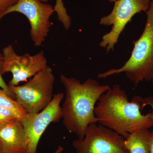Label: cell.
Returning <instances> with one entry per match:
<instances>
[{
	"label": "cell",
	"mask_w": 153,
	"mask_h": 153,
	"mask_svg": "<svg viewBox=\"0 0 153 153\" xmlns=\"http://www.w3.org/2000/svg\"><path fill=\"white\" fill-rule=\"evenodd\" d=\"M150 153H153V131L151 132Z\"/></svg>",
	"instance_id": "18"
},
{
	"label": "cell",
	"mask_w": 153,
	"mask_h": 153,
	"mask_svg": "<svg viewBox=\"0 0 153 153\" xmlns=\"http://www.w3.org/2000/svg\"><path fill=\"white\" fill-rule=\"evenodd\" d=\"M60 81L65 88V100L62 107L63 123L66 129L82 140L91 123H97L94 114L95 105L102 94L109 89L97 80L88 78L81 83L74 77L61 74Z\"/></svg>",
	"instance_id": "2"
},
{
	"label": "cell",
	"mask_w": 153,
	"mask_h": 153,
	"mask_svg": "<svg viewBox=\"0 0 153 153\" xmlns=\"http://www.w3.org/2000/svg\"><path fill=\"white\" fill-rule=\"evenodd\" d=\"M147 20L141 36L134 42V47L128 60L121 67L112 68L97 75L99 78L124 73L137 85L143 80H153V0L146 12Z\"/></svg>",
	"instance_id": "3"
},
{
	"label": "cell",
	"mask_w": 153,
	"mask_h": 153,
	"mask_svg": "<svg viewBox=\"0 0 153 153\" xmlns=\"http://www.w3.org/2000/svg\"><path fill=\"white\" fill-rule=\"evenodd\" d=\"M125 138L117 132L100 124H91L82 140L72 143L76 153H129Z\"/></svg>",
	"instance_id": "6"
},
{
	"label": "cell",
	"mask_w": 153,
	"mask_h": 153,
	"mask_svg": "<svg viewBox=\"0 0 153 153\" xmlns=\"http://www.w3.org/2000/svg\"><path fill=\"white\" fill-rule=\"evenodd\" d=\"M54 8L55 12L57 13L58 20L62 23L64 28L68 30L71 27V19L67 13L63 0H56V4Z\"/></svg>",
	"instance_id": "13"
},
{
	"label": "cell",
	"mask_w": 153,
	"mask_h": 153,
	"mask_svg": "<svg viewBox=\"0 0 153 153\" xmlns=\"http://www.w3.org/2000/svg\"><path fill=\"white\" fill-rule=\"evenodd\" d=\"M55 75L51 67L47 66L22 85H10L16 101L28 113L43 110L53 97Z\"/></svg>",
	"instance_id": "4"
},
{
	"label": "cell",
	"mask_w": 153,
	"mask_h": 153,
	"mask_svg": "<svg viewBox=\"0 0 153 153\" xmlns=\"http://www.w3.org/2000/svg\"><path fill=\"white\" fill-rule=\"evenodd\" d=\"M151 137L148 129L133 132L125 139L126 147L129 153H150Z\"/></svg>",
	"instance_id": "11"
},
{
	"label": "cell",
	"mask_w": 153,
	"mask_h": 153,
	"mask_svg": "<svg viewBox=\"0 0 153 153\" xmlns=\"http://www.w3.org/2000/svg\"><path fill=\"white\" fill-rule=\"evenodd\" d=\"M0 106L16 111L23 117L27 113L16 100L11 97L4 89L0 87Z\"/></svg>",
	"instance_id": "12"
},
{
	"label": "cell",
	"mask_w": 153,
	"mask_h": 153,
	"mask_svg": "<svg viewBox=\"0 0 153 153\" xmlns=\"http://www.w3.org/2000/svg\"><path fill=\"white\" fill-rule=\"evenodd\" d=\"M19 0H0V20L4 16L7 10L17 3Z\"/></svg>",
	"instance_id": "16"
},
{
	"label": "cell",
	"mask_w": 153,
	"mask_h": 153,
	"mask_svg": "<svg viewBox=\"0 0 153 153\" xmlns=\"http://www.w3.org/2000/svg\"><path fill=\"white\" fill-rule=\"evenodd\" d=\"M144 99V107L149 105L151 106L152 109V115L153 120V96H149L147 97H146Z\"/></svg>",
	"instance_id": "17"
},
{
	"label": "cell",
	"mask_w": 153,
	"mask_h": 153,
	"mask_svg": "<svg viewBox=\"0 0 153 153\" xmlns=\"http://www.w3.org/2000/svg\"><path fill=\"white\" fill-rule=\"evenodd\" d=\"M152 83H153V80H152Z\"/></svg>",
	"instance_id": "22"
},
{
	"label": "cell",
	"mask_w": 153,
	"mask_h": 153,
	"mask_svg": "<svg viewBox=\"0 0 153 153\" xmlns=\"http://www.w3.org/2000/svg\"><path fill=\"white\" fill-rule=\"evenodd\" d=\"M2 54L4 60L2 74L10 72L13 75L10 85H18L20 82H27L29 78L48 66L43 51L33 55L28 53L19 55L13 45L10 44L3 49Z\"/></svg>",
	"instance_id": "9"
},
{
	"label": "cell",
	"mask_w": 153,
	"mask_h": 153,
	"mask_svg": "<svg viewBox=\"0 0 153 153\" xmlns=\"http://www.w3.org/2000/svg\"><path fill=\"white\" fill-rule=\"evenodd\" d=\"M63 151V148L61 146H59L55 153H61Z\"/></svg>",
	"instance_id": "19"
},
{
	"label": "cell",
	"mask_w": 153,
	"mask_h": 153,
	"mask_svg": "<svg viewBox=\"0 0 153 153\" xmlns=\"http://www.w3.org/2000/svg\"><path fill=\"white\" fill-rule=\"evenodd\" d=\"M117 1V0H108V1L110 2H114L116 1Z\"/></svg>",
	"instance_id": "21"
},
{
	"label": "cell",
	"mask_w": 153,
	"mask_h": 153,
	"mask_svg": "<svg viewBox=\"0 0 153 153\" xmlns=\"http://www.w3.org/2000/svg\"><path fill=\"white\" fill-rule=\"evenodd\" d=\"M41 1L43 2L44 3H47L48 2V0H40Z\"/></svg>",
	"instance_id": "20"
},
{
	"label": "cell",
	"mask_w": 153,
	"mask_h": 153,
	"mask_svg": "<svg viewBox=\"0 0 153 153\" xmlns=\"http://www.w3.org/2000/svg\"><path fill=\"white\" fill-rule=\"evenodd\" d=\"M4 60V56H3L2 53L0 52V87L4 89L11 97L13 99L15 98V94L11 90L9 85L5 82L2 77V69Z\"/></svg>",
	"instance_id": "15"
},
{
	"label": "cell",
	"mask_w": 153,
	"mask_h": 153,
	"mask_svg": "<svg viewBox=\"0 0 153 153\" xmlns=\"http://www.w3.org/2000/svg\"><path fill=\"white\" fill-rule=\"evenodd\" d=\"M14 12L27 17L30 25L31 40L36 47L41 46L50 31V18L55 12L54 7L40 0H19L7 10L4 16Z\"/></svg>",
	"instance_id": "7"
},
{
	"label": "cell",
	"mask_w": 153,
	"mask_h": 153,
	"mask_svg": "<svg viewBox=\"0 0 153 153\" xmlns=\"http://www.w3.org/2000/svg\"><path fill=\"white\" fill-rule=\"evenodd\" d=\"M27 140L22 119L0 124V153H26Z\"/></svg>",
	"instance_id": "10"
},
{
	"label": "cell",
	"mask_w": 153,
	"mask_h": 153,
	"mask_svg": "<svg viewBox=\"0 0 153 153\" xmlns=\"http://www.w3.org/2000/svg\"><path fill=\"white\" fill-rule=\"evenodd\" d=\"M63 98L64 94L62 92L56 94L43 110L36 113H27L22 118L27 140L26 153H37L39 141L48 126L62 118L60 103Z\"/></svg>",
	"instance_id": "8"
},
{
	"label": "cell",
	"mask_w": 153,
	"mask_h": 153,
	"mask_svg": "<svg viewBox=\"0 0 153 153\" xmlns=\"http://www.w3.org/2000/svg\"><path fill=\"white\" fill-rule=\"evenodd\" d=\"M144 103V99L140 96L129 101L126 91L114 84L99 99L94 114L100 124L126 139L133 132L153 126L152 113L142 114Z\"/></svg>",
	"instance_id": "1"
},
{
	"label": "cell",
	"mask_w": 153,
	"mask_h": 153,
	"mask_svg": "<svg viewBox=\"0 0 153 153\" xmlns=\"http://www.w3.org/2000/svg\"><path fill=\"white\" fill-rule=\"evenodd\" d=\"M17 118L22 119V117L16 111L0 106V124Z\"/></svg>",
	"instance_id": "14"
},
{
	"label": "cell",
	"mask_w": 153,
	"mask_h": 153,
	"mask_svg": "<svg viewBox=\"0 0 153 153\" xmlns=\"http://www.w3.org/2000/svg\"><path fill=\"white\" fill-rule=\"evenodd\" d=\"M151 0H117L114 2L111 13L102 17L100 24L112 26L109 33L102 36L100 46L106 49V52L113 50L119 38L127 24L136 14L146 12L150 4Z\"/></svg>",
	"instance_id": "5"
}]
</instances>
